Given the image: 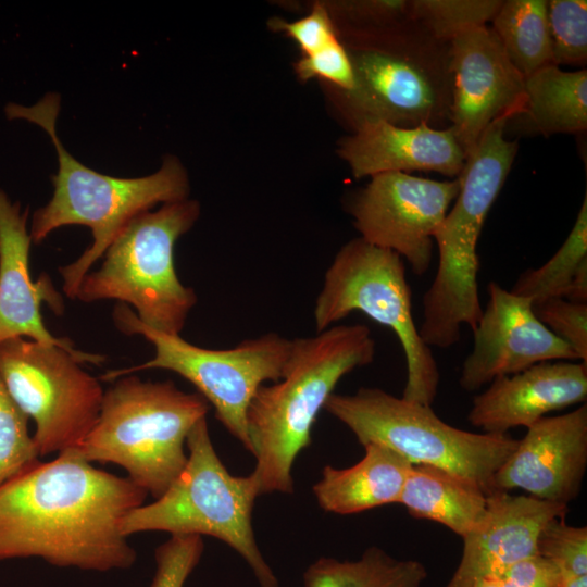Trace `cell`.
Returning <instances> with one entry per match:
<instances>
[{"label":"cell","instance_id":"obj_25","mask_svg":"<svg viewBox=\"0 0 587 587\" xmlns=\"http://www.w3.org/2000/svg\"><path fill=\"white\" fill-rule=\"evenodd\" d=\"M490 26L516 70L524 76L553 64L546 0H505Z\"/></svg>","mask_w":587,"mask_h":587},{"label":"cell","instance_id":"obj_28","mask_svg":"<svg viewBox=\"0 0 587 587\" xmlns=\"http://www.w3.org/2000/svg\"><path fill=\"white\" fill-rule=\"evenodd\" d=\"M27 423L0 377V486L40 461Z\"/></svg>","mask_w":587,"mask_h":587},{"label":"cell","instance_id":"obj_17","mask_svg":"<svg viewBox=\"0 0 587 587\" xmlns=\"http://www.w3.org/2000/svg\"><path fill=\"white\" fill-rule=\"evenodd\" d=\"M567 512V504L528 495H488L486 514L476 528L462 537L461 561L445 587H472L479 579L537 554L542 527L555 517H565Z\"/></svg>","mask_w":587,"mask_h":587},{"label":"cell","instance_id":"obj_13","mask_svg":"<svg viewBox=\"0 0 587 587\" xmlns=\"http://www.w3.org/2000/svg\"><path fill=\"white\" fill-rule=\"evenodd\" d=\"M452 101L449 128L465 157L495 121L519 116L525 77L490 26L466 30L450 41Z\"/></svg>","mask_w":587,"mask_h":587},{"label":"cell","instance_id":"obj_3","mask_svg":"<svg viewBox=\"0 0 587 587\" xmlns=\"http://www.w3.org/2000/svg\"><path fill=\"white\" fill-rule=\"evenodd\" d=\"M59 110V95L50 92L30 107L10 102L4 112L9 120H26L45 129L58 154L59 170L52 176L54 191L50 201L33 215L32 241L39 243L51 232L66 225L91 229V246L73 263L59 268L63 292L75 299L84 276L124 227L158 203L187 199L189 183L185 168L174 157H166L154 174L138 178L112 177L83 165L58 137Z\"/></svg>","mask_w":587,"mask_h":587},{"label":"cell","instance_id":"obj_35","mask_svg":"<svg viewBox=\"0 0 587 587\" xmlns=\"http://www.w3.org/2000/svg\"><path fill=\"white\" fill-rule=\"evenodd\" d=\"M494 576L499 587H563L569 578L558 564L539 554L524 558Z\"/></svg>","mask_w":587,"mask_h":587},{"label":"cell","instance_id":"obj_32","mask_svg":"<svg viewBox=\"0 0 587 587\" xmlns=\"http://www.w3.org/2000/svg\"><path fill=\"white\" fill-rule=\"evenodd\" d=\"M199 535H171L155 549L157 570L150 587H184L203 552Z\"/></svg>","mask_w":587,"mask_h":587},{"label":"cell","instance_id":"obj_1","mask_svg":"<svg viewBox=\"0 0 587 587\" xmlns=\"http://www.w3.org/2000/svg\"><path fill=\"white\" fill-rule=\"evenodd\" d=\"M147 496L75 449L38 461L0 486V561L40 558L85 571L128 569L137 553L121 522Z\"/></svg>","mask_w":587,"mask_h":587},{"label":"cell","instance_id":"obj_12","mask_svg":"<svg viewBox=\"0 0 587 587\" xmlns=\"http://www.w3.org/2000/svg\"><path fill=\"white\" fill-rule=\"evenodd\" d=\"M460 189L459 179L434 180L382 173L350 204L353 225L369 243L404 258L415 275L433 259L434 236Z\"/></svg>","mask_w":587,"mask_h":587},{"label":"cell","instance_id":"obj_27","mask_svg":"<svg viewBox=\"0 0 587 587\" xmlns=\"http://www.w3.org/2000/svg\"><path fill=\"white\" fill-rule=\"evenodd\" d=\"M501 3L502 0H412L415 21L430 37L442 42L487 25Z\"/></svg>","mask_w":587,"mask_h":587},{"label":"cell","instance_id":"obj_18","mask_svg":"<svg viewBox=\"0 0 587 587\" xmlns=\"http://www.w3.org/2000/svg\"><path fill=\"white\" fill-rule=\"evenodd\" d=\"M587 398V363L547 361L494 379L475 396L469 422L484 433L504 435L528 428L552 411L583 403Z\"/></svg>","mask_w":587,"mask_h":587},{"label":"cell","instance_id":"obj_6","mask_svg":"<svg viewBox=\"0 0 587 587\" xmlns=\"http://www.w3.org/2000/svg\"><path fill=\"white\" fill-rule=\"evenodd\" d=\"M199 215L198 201L188 198L137 215L109 246L100 268L84 276L75 299L128 303L143 325L179 336L198 298L177 276L174 246Z\"/></svg>","mask_w":587,"mask_h":587},{"label":"cell","instance_id":"obj_33","mask_svg":"<svg viewBox=\"0 0 587 587\" xmlns=\"http://www.w3.org/2000/svg\"><path fill=\"white\" fill-rule=\"evenodd\" d=\"M295 70L303 80L319 77L341 91H349L354 85L352 63L339 38L311 54L303 55L296 63Z\"/></svg>","mask_w":587,"mask_h":587},{"label":"cell","instance_id":"obj_7","mask_svg":"<svg viewBox=\"0 0 587 587\" xmlns=\"http://www.w3.org/2000/svg\"><path fill=\"white\" fill-rule=\"evenodd\" d=\"M345 47L354 85L349 91H337L339 107L353 129L369 121L400 127H449L450 42L434 39L419 24L377 42Z\"/></svg>","mask_w":587,"mask_h":587},{"label":"cell","instance_id":"obj_19","mask_svg":"<svg viewBox=\"0 0 587 587\" xmlns=\"http://www.w3.org/2000/svg\"><path fill=\"white\" fill-rule=\"evenodd\" d=\"M27 217L28 209L22 211L20 203L12 202L0 189V342L27 337L80 353L68 339L54 337L43 324L41 303L49 302L59 312L62 299L49 277L32 280Z\"/></svg>","mask_w":587,"mask_h":587},{"label":"cell","instance_id":"obj_14","mask_svg":"<svg viewBox=\"0 0 587 587\" xmlns=\"http://www.w3.org/2000/svg\"><path fill=\"white\" fill-rule=\"evenodd\" d=\"M488 303L473 329L474 347L464 360L459 384L475 391L494 379L547 361H580L573 348L535 315L532 301L488 285Z\"/></svg>","mask_w":587,"mask_h":587},{"label":"cell","instance_id":"obj_21","mask_svg":"<svg viewBox=\"0 0 587 587\" xmlns=\"http://www.w3.org/2000/svg\"><path fill=\"white\" fill-rule=\"evenodd\" d=\"M354 465H326L313 486L319 505L326 512L348 515L398 503L412 464L394 450L367 444Z\"/></svg>","mask_w":587,"mask_h":587},{"label":"cell","instance_id":"obj_10","mask_svg":"<svg viewBox=\"0 0 587 587\" xmlns=\"http://www.w3.org/2000/svg\"><path fill=\"white\" fill-rule=\"evenodd\" d=\"M113 320L124 334H138L150 341L154 357L136 366L108 371L102 380L113 382L123 375L153 369L172 371L198 389L214 408L216 419L251 452L247 429L249 404L264 382L282 378L291 340L267 333L230 349L212 350L187 342L180 336L153 330L125 305L115 307Z\"/></svg>","mask_w":587,"mask_h":587},{"label":"cell","instance_id":"obj_9","mask_svg":"<svg viewBox=\"0 0 587 587\" xmlns=\"http://www.w3.org/2000/svg\"><path fill=\"white\" fill-rule=\"evenodd\" d=\"M353 311L396 334L407 363L402 398L432 405L440 375L432 348L420 337L413 320L403 259L361 237L342 246L325 273L313 313L317 333Z\"/></svg>","mask_w":587,"mask_h":587},{"label":"cell","instance_id":"obj_15","mask_svg":"<svg viewBox=\"0 0 587 587\" xmlns=\"http://www.w3.org/2000/svg\"><path fill=\"white\" fill-rule=\"evenodd\" d=\"M587 467V405L545 416L527 428L494 477L495 491L521 489L534 498L567 504Z\"/></svg>","mask_w":587,"mask_h":587},{"label":"cell","instance_id":"obj_37","mask_svg":"<svg viewBox=\"0 0 587 587\" xmlns=\"http://www.w3.org/2000/svg\"><path fill=\"white\" fill-rule=\"evenodd\" d=\"M472 587H499L495 576H487L476 582Z\"/></svg>","mask_w":587,"mask_h":587},{"label":"cell","instance_id":"obj_20","mask_svg":"<svg viewBox=\"0 0 587 587\" xmlns=\"http://www.w3.org/2000/svg\"><path fill=\"white\" fill-rule=\"evenodd\" d=\"M353 130L341 140L338 153L355 178L412 171L457 178L466 158L449 127H400L384 121H369Z\"/></svg>","mask_w":587,"mask_h":587},{"label":"cell","instance_id":"obj_11","mask_svg":"<svg viewBox=\"0 0 587 587\" xmlns=\"http://www.w3.org/2000/svg\"><path fill=\"white\" fill-rule=\"evenodd\" d=\"M105 357L73 353L25 338L0 342V377L17 407L35 423L39 457L76 449L93 427L104 390L82 367Z\"/></svg>","mask_w":587,"mask_h":587},{"label":"cell","instance_id":"obj_36","mask_svg":"<svg viewBox=\"0 0 587 587\" xmlns=\"http://www.w3.org/2000/svg\"><path fill=\"white\" fill-rule=\"evenodd\" d=\"M563 587H587V575L569 577Z\"/></svg>","mask_w":587,"mask_h":587},{"label":"cell","instance_id":"obj_5","mask_svg":"<svg viewBox=\"0 0 587 587\" xmlns=\"http://www.w3.org/2000/svg\"><path fill=\"white\" fill-rule=\"evenodd\" d=\"M187 463L166 491L152 503L130 511L121 522L129 537L145 532L208 535L236 550L253 570L261 587H277V579L255 541L252 510L260 489L254 475L234 476L218 458L207 417L190 430Z\"/></svg>","mask_w":587,"mask_h":587},{"label":"cell","instance_id":"obj_8","mask_svg":"<svg viewBox=\"0 0 587 587\" xmlns=\"http://www.w3.org/2000/svg\"><path fill=\"white\" fill-rule=\"evenodd\" d=\"M324 409L364 446H385L411 464L437 466L475 482L487 495L519 440L508 434L472 433L444 422L432 405L379 388L332 394Z\"/></svg>","mask_w":587,"mask_h":587},{"label":"cell","instance_id":"obj_31","mask_svg":"<svg viewBox=\"0 0 587 587\" xmlns=\"http://www.w3.org/2000/svg\"><path fill=\"white\" fill-rule=\"evenodd\" d=\"M532 305L537 319L587 363V303L551 298Z\"/></svg>","mask_w":587,"mask_h":587},{"label":"cell","instance_id":"obj_26","mask_svg":"<svg viewBox=\"0 0 587 587\" xmlns=\"http://www.w3.org/2000/svg\"><path fill=\"white\" fill-rule=\"evenodd\" d=\"M587 265V197L567 238L541 266L523 272L512 289L532 303L564 298L579 270Z\"/></svg>","mask_w":587,"mask_h":587},{"label":"cell","instance_id":"obj_29","mask_svg":"<svg viewBox=\"0 0 587 587\" xmlns=\"http://www.w3.org/2000/svg\"><path fill=\"white\" fill-rule=\"evenodd\" d=\"M548 26L554 65H586L587 1H547Z\"/></svg>","mask_w":587,"mask_h":587},{"label":"cell","instance_id":"obj_24","mask_svg":"<svg viewBox=\"0 0 587 587\" xmlns=\"http://www.w3.org/2000/svg\"><path fill=\"white\" fill-rule=\"evenodd\" d=\"M425 566L415 560L400 561L377 547L358 561L321 558L305 571L304 587H422Z\"/></svg>","mask_w":587,"mask_h":587},{"label":"cell","instance_id":"obj_4","mask_svg":"<svg viewBox=\"0 0 587 587\" xmlns=\"http://www.w3.org/2000/svg\"><path fill=\"white\" fill-rule=\"evenodd\" d=\"M209 410L200 394L185 392L171 380L123 375L104 390L98 419L75 450L90 463L123 467L157 499L184 470L187 437Z\"/></svg>","mask_w":587,"mask_h":587},{"label":"cell","instance_id":"obj_34","mask_svg":"<svg viewBox=\"0 0 587 587\" xmlns=\"http://www.w3.org/2000/svg\"><path fill=\"white\" fill-rule=\"evenodd\" d=\"M270 25L292 38L303 55L311 54L338 38L330 14L321 4L315 5L302 18L294 22L275 18L271 21Z\"/></svg>","mask_w":587,"mask_h":587},{"label":"cell","instance_id":"obj_23","mask_svg":"<svg viewBox=\"0 0 587 587\" xmlns=\"http://www.w3.org/2000/svg\"><path fill=\"white\" fill-rule=\"evenodd\" d=\"M523 112L529 128L548 137L587 128V71L566 72L549 64L525 77ZM513 120V118H512Z\"/></svg>","mask_w":587,"mask_h":587},{"label":"cell","instance_id":"obj_16","mask_svg":"<svg viewBox=\"0 0 587 587\" xmlns=\"http://www.w3.org/2000/svg\"><path fill=\"white\" fill-rule=\"evenodd\" d=\"M510 118L492 122L466 155L459 179L460 189L434 240L438 261L457 274L474 272L478 265L477 243L487 214L514 162L517 142L504 132Z\"/></svg>","mask_w":587,"mask_h":587},{"label":"cell","instance_id":"obj_2","mask_svg":"<svg viewBox=\"0 0 587 587\" xmlns=\"http://www.w3.org/2000/svg\"><path fill=\"white\" fill-rule=\"evenodd\" d=\"M376 345L363 324L337 325L295 338L282 378L262 385L247 411L254 475L260 495L292 494V466L312 442L316 416L338 382L373 362Z\"/></svg>","mask_w":587,"mask_h":587},{"label":"cell","instance_id":"obj_22","mask_svg":"<svg viewBox=\"0 0 587 587\" xmlns=\"http://www.w3.org/2000/svg\"><path fill=\"white\" fill-rule=\"evenodd\" d=\"M398 503L412 516L440 523L464 537L483 521L488 495L475 482L455 473L412 464Z\"/></svg>","mask_w":587,"mask_h":587},{"label":"cell","instance_id":"obj_30","mask_svg":"<svg viewBox=\"0 0 587 587\" xmlns=\"http://www.w3.org/2000/svg\"><path fill=\"white\" fill-rule=\"evenodd\" d=\"M536 549L537 554L558 564L566 577L587 575L586 526H571L564 517H555L540 530Z\"/></svg>","mask_w":587,"mask_h":587}]
</instances>
